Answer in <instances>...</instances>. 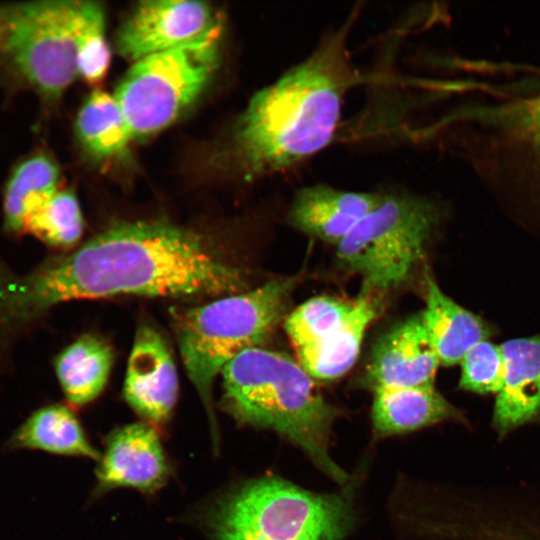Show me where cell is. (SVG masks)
<instances>
[{"mask_svg":"<svg viewBox=\"0 0 540 540\" xmlns=\"http://www.w3.org/2000/svg\"><path fill=\"white\" fill-rule=\"evenodd\" d=\"M245 287L242 271L199 233L165 221L122 222L24 274L0 259V336L15 340L66 301L225 296Z\"/></svg>","mask_w":540,"mask_h":540,"instance_id":"cell-1","label":"cell"},{"mask_svg":"<svg viewBox=\"0 0 540 540\" xmlns=\"http://www.w3.org/2000/svg\"><path fill=\"white\" fill-rule=\"evenodd\" d=\"M452 68L446 145L495 198L540 217V66L457 58Z\"/></svg>","mask_w":540,"mask_h":540,"instance_id":"cell-2","label":"cell"},{"mask_svg":"<svg viewBox=\"0 0 540 540\" xmlns=\"http://www.w3.org/2000/svg\"><path fill=\"white\" fill-rule=\"evenodd\" d=\"M357 16L355 10L326 32L308 56L251 98L234 133L246 180L290 170L332 141L356 80L348 38Z\"/></svg>","mask_w":540,"mask_h":540,"instance_id":"cell-3","label":"cell"},{"mask_svg":"<svg viewBox=\"0 0 540 540\" xmlns=\"http://www.w3.org/2000/svg\"><path fill=\"white\" fill-rule=\"evenodd\" d=\"M223 407L239 423L269 429L301 449L340 486L350 480L330 453L332 426L340 411L289 355L248 349L222 370Z\"/></svg>","mask_w":540,"mask_h":540,"instance_id":"cell-4","label":"cell"},{"mask_svg":"<svg viewBox=\"0 0 540 540\" xmlns=\"http://www.w3.org/2000/svg\"><path fill=\"white\" fill-rule=\"evenodd\" d=\"M296 278L272 279L261 286L222 296L182 311L175 333L188 376L206 408L214 443L218 442L212 409V385L240 353L262 347L288 308Z\"/></svg>","mask_w":540,"mask_h":540,"instance_id":"cell-5","label":"cell"},{"mask_svg":"<svg viewBox=\"0 0 540 540\" xmlns=\"http://www.w3.org/2000/svg\"><path fill=\"white\" fill-rule=\"evenodd\" d=\"M355 512L354 489L348 484L319 493L263 476L222 499L210 522L215 540H346Z\"/></svg>","mask_w":540,"mask_h":540,"instance_id":"cell-6","label":"cell"},{"mask_svg":"<svg viewBox=\"0 0 540 540\" xmlns=\"http://www.w3.org/2000/svg\"><path fill=\"white\" fill-rule=\"evenodd\" d=\"M443 212L430 196L383 191L379 205L337 245L341 264L361 276V293L382 296L407 281Z\"/></svg>","mask_w":540,"mask_h":540,"instance_id":"cell-7","label":"cell"},{"mask_svg":"<svg viewBox=\"0 0 540 540\" xmlns=\"http://www.w3.org/2000/svg\"><path fill=\"white\" fill-rule=\"evenodd\" d=\"M1 10L0 47L10 68L44 101L58 100L79 75L82 1L23 2Z\"/></svg>","mask_w":540,"mask_h":540,"instance_id":"cell-8","label":"cell"},{"mask_svg":"<svg viewBox=\"0 0 540 540\" xmlns=\"http://www.w3.org/2000/svg\"><path fill=\"white\" fill-rule=\"evenodd\" d=\"M217 64V39L134 62L113 94L132 139L151 136L177 119L203 92Z\"/></svg>","mask_w":540,"mask_h":540,"instance_id":"cell-9","label":"cell"},{"mask_svg":"<svg viewBox=\"0 0 540 540\" xmlns=\"http://www.w3.org/2000/svg\"><path fill=\"white\" fill-rule=\"evenodd\" d=\"M220 28L217 13L206 2L143 1L120 27L117 50L136 62L152 54L217 39Z\"/></svg>","mask_w":540,"mask_h":540,"instance_id":"cell-10","label":"cell"},{"mask_svg":"<svg viewBox=\"0 0 540 540\" xmlns=\"http://www.w3.org/2000/svg\"><path fill=\"white\" fill-rule=\"evenodd\" d=\"M178 395V376L171 351L161 334L149 326L138 329L128 359L124 397L151 425L163 424Z\"/></svg>","mask_w":540,"mask_h":540,"instance_id":"cell-11","label":"cell"},{"mask_svg":"<svg viewBox=\"0 0 540 540\" xmlns=\"http://www.w3.org/2000/svg\"><path fill=\"white\" fill-rule=\"evenodd\" d=\"M99 460V492L132 488L152 493L166 483L169 475L159 435L147 422L132 423L112 432Z\"/></svg>","mask_w":540,"mask_h":540,"instance_id":"cell-12","label":"cell"},{"mask_svg":"<svg viewBox=\"0 0 540 540\" xmlns=\"http://www.w3.org/2000/svg\"><path fill=\"white\" fill-rule=\"evenodd\" d=\"M440 361L421 312L398 323L375 344L364 382L371 389L433 387Z\"/></svg>","mask_w":540,"mask_h":540,"instance_id":"cell-13","label":"cell"},{"mask_svg":"<svg viewBox=\"0 0 540 540\" xmlns=\"http://www.w3.org/2000/svg\"><path fill=\"white\" fill-rule=\"evenodd\" d=\"M383 191H351L318 183L299 189L287 211L288 223L298 231L338 245L374 210Z\"/></svg>","mask_w":540,"mask_h":540,"instance_id":"cell-14","label":"cell"},{"mask_svg":"<svg viewBox=\"0 0 540 540\" xmlns=\"http://www.w3.org/2000/svg\"><path fill=\"white\" fill-rule=\"evenodd\" d=\"M500 347L504 373L492 423L504 435L540 420V335L510 339Z\"/></svg>","mask_w":540,"mask_h":540,"instance_id":"cell-15","label":"cell"},{"mask_svg":"<svg viewBox=\"0 0 540 540\" xmlns=\"http://www.w3.org/2000/svg\"><path fill=\"white\" fill-rule=\"evenodd\" d=\"M425 288L426 307L421 314L440 365L460 364L472 347L489 339L490 326L448 297L428 271Z\"/></svg>","mask_w":540,"mask_h":540,"instance_id":"cell-16","label":"cell"},{"mask_svg":"<svg viewBox=\"0 0 540 540\" xmlns=\"http://www.w3.org/2000/svg\"><path fill=\"white\" fill-rule=\"evenodd\" d=\"M461 418L460 411L434 386L374 390L371 420L379 437L404 434L442 421Z\"/></svg>","mask_w":540,"mask_h":540,"instance_id":"cell-17","label":"cell"},{"mask_svg":"<svg viewBox=\"0 0 540 540\" xmlns=\"http://www.w3.org/2000/svg\"><path fill=\"white\" fill-rule=\"evenodd\" d=\"M381 308L380 295L360 293L342 326L320 342L296 351L297 361L313 379L343 376L355 363L365 331Z\"/></svg>","mask_w":540,"mask_h":540,"instance_id":"cell-18","label":"cell"},{"mask_svg":"<svg viewBox=\"0 0 540 540\" xmlns=\"http://www.w3.org/2000/svg\"><path fill=\"white\" fill-rule=\"evenodd\" d=\"M60 172L46 154H35L18 163L10 174L3 196L6 233L21 236L31 215L59 191Z\"/></svg>","mask_w":540,"mask_h":540,"instance_id":"cell-19","label":"cell"},{"mask_svg":"<svg viewBox=\"0 0 540 540\" xmlns=\"http://www.w3.org/2000/svg\"><path fill=\"white\" fill-rule=\"evenodd\" d=\"M113 364V351L101 338L83 335L64 348L54 369L67 401L82 406L103 391Z\"/></svg>","mask_w":540,"mask_h":540,"instance_id":"cell-20","label":"cell"},{"mask_svg":"<svg viewBox=\"0 0 540 540\" xmlns=\"http://www.w3.org/2000/svg\"><path fill=\"white\" fill-rule=\"evenodd\" d=\"M9 442L14 448L35 449L56 455L93 460L101 457L73 411L62 404L44 406L33 412Z\"/></svg>","mask_w":540,"mask_h":540,"instance_id":"cell-21","label":"cell"},{"mask_svg":"<svg viewBox=\"0 0 540 540\" xmlns=\"http://www.w3.org/2000/svg\"><path fill=\"white\" fill-rule=\"evenodd\" d=\"M75 131L84 149L100 159L123 153L133 140L114 95L100 90L92 92L83 103Z\"/></svg>","mask_w":540,"mask_h":540,"instance_id":"cell-22","label":"cell"},{"mask_svg":"<svg viewBox=\"0 0 540 540\" xmlns=\"http://www.w3.org/2000/svg\"><path fill=\"white\" fill-rule=\"evenodd\" d=\"M355 300L330 296L309 299L285 318V331L296 351L316 344L336 331L346 321Z\"/></svg>","mask_w":540,"mask_h":540,"instance_id":"cell-23","label":"cell"},{"mask_svg":"<svg viewBox=\"0 0 540 540\" xmlns=\"http://www.w3.org/2000/svg\"><path fill=\"white\" fill-rule=\"evenodd\" d=\"M83 227L75 194L70 190H59L31 215L26 233L50 247L68 249L81 238Z\"/></svg>","mask_w":540,"mask_h":540,"instance_id":"cell-24","label":"cell"},{"mask_svg":"<svg viewBox=\"0 0 540 540\" xmlns=\"http://www.w3.org/2000/svg\"><path fill=\"white\" fill-rule=\"evenodd\" d=\"M110 60L105 38V13L98 2L82 1V24L78 42V73L89 82L105 75Z\"/></svg>","mask_w":540,"mask_h":540,"instance_id":"cell-25","label":"cell"},{"mask_svg":"<svg viewBox=\"0 0 540 540\" xmlns=\"http://www.w3.org/2000/svg\"><path fill=\"white\" fill-rule=\"evenodd\" d=\"M461 365L459 387L476 394L496 393L500 390L504 373V359L500 345L484 340L472 347Z\"/></svg>","mask_w":540,"mask_h":540,"instance_id":"cell-26","label":"cell"},{"mask_svg":"<svg viewBox=\"0 0 540 540\" xmlns=\"http://www.w3.org/2000/svg\"><path fill=\"white\" fill-rule=\"evenodd\" d=\"M2 37H3V19H2V10L0 8V46L2 42Z\"/></svg>","mask_w":540,"mask_h":540,"instance_id":"cell-27","label":"cell"}]
</instances>
